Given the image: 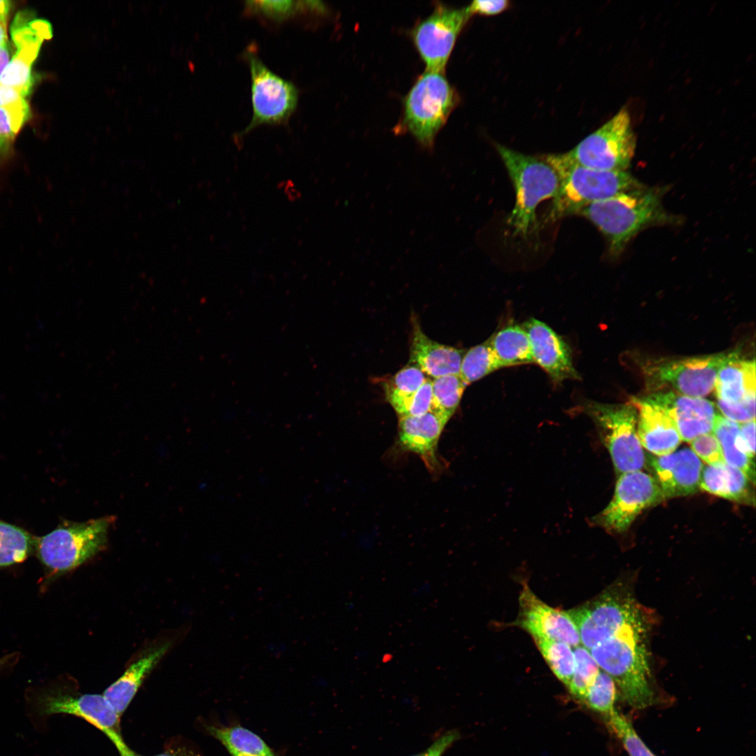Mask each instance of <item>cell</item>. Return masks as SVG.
Wrapping results in <instances>:
<instances>
[{"instance_id": "1", "label": "cell", "mask_w": 756, "mask_h": 756, "mask_svg": "<svg viewBox=\"0 0 756 756\" xmlns=\"http://www.w3.org/2000/svg\"><path fill=\"white\" fill-rule=\"evenodd\" d=\"M650 627L628 626L589 650L599 668L615 681L627 704L635 709L655 703L645 644Z\"/></svg>"}, {"instance_id": "2", "label": "cell", "mask_w": 756, "mask_h": 756, "mask_svg": "<svg viewBox=\"0 0 756 756\" xmlns=\"http://www.w3.org/2000/svg\"><path fill=\"white\" fill-rule=\"evenodd\" d=\"M556 171L560 185L549 218L578 213L586 206L642 186L626 171L598 170L571 161L565 153L542 158Z\"/></svg>"}, {"instance_id": "3", "label": "cell", "mask_w": 756, "mask_h": 756, "mask_svg": "<svg viewBox=\"0 0 756 756\" xmlns=\"http://www.w3.org/2000/svg\"><path fill=\"white\" fill-rule=\"evenodd\" d=\"M578 213L605 235L613 256L640 230L667 218L658 192L641 188L590 204Z\"/></svg>"}, {"instance_id": "4", "label": "cell", "mask_w": 756, "mask_h": 756, "mask_svg": "<svg viewBox=\"0 0 756 756\" xmlns=\"http://www.w3.org/2000/svg\"><path fill=\"white\" fill-rule=\"evenodd\" d=\"M496 149L514 187L515 204L507 219L514 234L526 237L536 225L538 204L553 199L559 188V176L542 158H536L497 145Z\"/></svg>"}, {"instance_id": "5", "label": "cell", "mask_w": 756, "mask_h": 756, "mask_svg": "<svg viewBox=\"0 0 756 756\" xmlns=\"http://www.w3.org/2000/svg\"><path fill=\"white\" fill-rule=\"evenodd\" d=\"M566 612L577 627L581 645L588 650L628 626L652 624L649 611L638 604L623 584L609 588Z\"/></svg>"}, {"instance_id": "6", "label": "cell", "mask_w": 756, "mask_h": 756, "mask_svg": "<svg viewBox=\"0 0 756 756\" xmlns=\"http://www.w3.org/2000/svg\"><path fill=\"white\" fill-rule=\"evenodd\" d=\"M115 516L83 522L64 521L55 530L35 538V552L52 574H63L85 563L105 549Z\"/></svg>"}, {"instance_id": "7", "label": "cell", "mask_w": 756, "mask_h": 756, "mask_svg": "<svg viewBox=\"0 0 756 756\" xmlns=\"http://www.w3.org/2000/svg\"><path fill=\"white\" fill-rule=\"evenodd\" d=\"M457 102L455 90L443 72L426 70L405 99L402 124L421 147L431 150Z\"/></svg>"}, {"instance_id": "8", "label": "cell", "mask_w": 756, "mask_h": 756, "mask_svg": "<svg viewBox=\"0 0 756 756\" xmlns=\"http://www.w3.org/2000/svg\"><path fill=\"white\" fill-rule=\"evenodd\" d=\"M585 412L594 421L617 474L640 470L646 456L637 433V410L628 404L588 402Z\"/></svg>"}, {"instance_id": "9", "label": "cell", "mask_w": 756, "mask_h": 756, "mask_svg": "<svg viewBox=\"0 0 756 756\" xmlns=\"http://www.w3.org/2000/svg\"><path fill=\"white\" fill-rule=\"evenodd\" d=\"M636 146L629 113L622 108L565 154L573 162L591 169L626 171Z\"/></svg>"}, {"instance_id": "10", "label": "cell", "mask_w": 756, "mask_h": 756, "mask_svg": "<svg viewBox=\"0 0 756 756\" xmlns=\"http://www.w3.org/2000/svg\"><path fill=\"white\" fill-rule=\"evenodd\" d=\"M244 56L251 74L253 115L239 136L260 125L286 123L295 111L298 99L295 86L272 71L252 49L247 50Z\"/></svg>"}, {"instance_id": "11", "label": "cell", "mask_w": 756, "mask_h": 756, "mask_svg": "<svg viewBox=\"0 0 756 756\" xmlns=\"http://www.w3.org/2000/svg\"><path fill=\"white\" fill-rule=\"evenodd\" d=\"M663 499L653 476L641 470L624 472L619 475L612 500L592 522L609 532L621 533L643 510Z\"/></svg>"}, {"instance_id": "12", "label": "cell", "mask_w": 756, "mask_h": 756, "mask_svg": "<svg viewBox=\"0 0 756 756\" xmlns=\"http://www.w3.org/2000/svg\"><path fill=\"white\" fill-rule=\"evenodd\" d=\"M739 356L737 351L664 360L648 369L657 386H668L680 394L702 398L715 387L720 368Z\"/></svg>"}, {"instance_id": "13", "label": "cell", "mask_w": 756, "mask_h": 756, "mask_svg": "<svg viewBox=\"0 0 756 756\" xmlns=\"http://www.w3.org/2000/svg\"><path fill=\"white\" fill-rule=\"evenodd\" d=\"M470 17L467 8L438 6L412 31V38L427 71L443 72L456 41Z\"/></svg>"}, {"instance_id": "14", "label": "cell", "mask_w": 756, "mask_h": 756, "mask_svg": "<svg viewBox=\"0 0 756 756\" xmlns=\"http://www.w3.org/2000/svg\"><path fill=\"white\" fill-rule=\"evenodd\" d=\"M37 705L41 715L62 713L84 719L105 734L120 755L130 749L120 734V716L103 695L50 691L39 696Z\"/></svg>"}, {"instance_id": "15", "label": "cell", "mask_w": 756, "mask_h": 756, "mask_svg": "<svg viewBox=\"0 0 756 756\" xmlns=\"http://www.w3.org/2000/svg\"><path fill=\"white\" fill-rule=\"evenodd\" d=\"M16 52L0 78V83L18 90L26 97L32 85L31 66L41 46L52 36L50 23L34 19L28 11H21L15 18L10 29Z\"/></svg>"}, {"instance_id": "16", "label": "cell", "mask_w": 756, "mask_h": 756, "mask_svg": "<svg viewBox=\"0 0 756 756\" xmlns=\"http://www.w3.org/2000/svg\"><path fill=\"white\" fill-rule=\"evenodd\" d=\"M519 603V611L514 624L529 633L532 638L561 641L572 648L581 645L577 627L566 612L541 601L526 582Z\"/></svg>"}, {"instance_id": "17", "label": "cell", "mask_w": 756, "mask_h": 756, "mask_svg": "<svg viewBox=\"0 0 756 756\" xmlns=\"http://www.w3.org/2000/svg\"><path fill=\"white\" fill-rule=\"evenodd\" d=\"M663 410L673 420L682 440L690 442L711 433L716 412L704 398L687 396L672 391L654 392L642 398Z\"/></svg>"}, {"instance_id": "18", "label": "cell", "mask_w": 756, "mask_h": 756, "mask_svg": "<svg viewBox=\"0 0 756 756\" xmlns=\"http://www.w3.org/2000/svg\"><path fill=\"white\" fill-rule=\"evenodd\" d=\"M522 327L528 337L533 363L542 368L554 383L580 379L570 347L560 335L534 318L526 321Z\"/></svg>"}, {"instance_id": "19", "label": "cell", "mask_w": 756, "mask_h": 756, "mask_svg": "<svg viewBox=\"0 0 756 756\" xmlns=\"http://www.w3.org/2000/svg\"><path fill=\"white\" fill-rule=\"evenodd\" d=\"M664 498L692 494L699 489L703 463L690 448L646 457Z\"/></svg>"}, {"instance_id": "20", "label": "cell", "mask_w": 756, "mask_h": 756, "mask_svg": "<svg viewBox=\"0 0 756 756\" xmlns=\"http://www.w3.org/2000/svg\"><path fill=\"white\" fill-rule=\"evenodd\" d=\"M447 422L430 410L419 416H400L398 445L402 451L417 454L432 472L440 470L438 444Z\"/></svg>"}, {"instance_id": "21", "label": "cell", "mask_w": 756, "mask_h": 756, "mask_svg": "<svg viewBox=\"0 0 756 756\" xmlns=\"http://www.w3.org/2000/svg\"><path fill=\"white\" fill-rule=\"evenodd\" d=\"M631 403L637 410V433L642 447L655 456L676 451L682 440L670 416L643 399L634 398Z\"/></svg>"}, {"instance_id": "22", "label": "cell", "mask_w": 756, "mask_h": 756, "mask_svg": "<svg viewBox=\"0 0 756 756\" xmlns=\"http://www.w3.org/2000/svg\"><path fill=\"white\" fill-rule=\"evenodd\" d=\"M464 350L438 343L429 338L414 323L410 344V362L425 374L434 378L459 374Z\"/></svg>"}, {"instance_id": "23", "label": "cell", "mask_w": 756, "mask_h": 756, "mask_svg": "<svg viewBox=\"0 0 756 756\" xmlns=\"http://www.w3.org/2000/svg\"><path fill=\"white\" fill-rule=\"evenodd\" d=\"M755 362L739 356L719 370L715 383L717 400L727 404L755 401Z\"/></svg>"}, {"instance_id": "24", "label": "cell", "mask_w": 756, "mask_h": 756, "mask_svg": "<svg viewBox=\"0 0 756 756\" xmlns=\"http://www.w3.org/2000/svg\"><path fill=\"white\" fill-rule=\"evenodd\" d=\"M169 648V644L165 643L148 652L133 663L121 677L104 691L103 696L120 716L132 701L146 676Z\"/></svg>"}, {"instance_id": "25", "label": "cell", "mask_w": 756, "mask_h": 756, "mask_svg": "<svg viewBox=\"0 0 756 756\" xmlns=\"http://www.w3.org/2000/svg\"><path fill=\"white\" fill-rule=\"evenodd\" d=\"M699 489L736 502L751 503L754 501L749 479L740 469L727 463L704 466Z\"/></svg>"}, {"instance_id": "26", "label": "cell", "mask_w": 756, "mask_h": 756, "mask_svg": "<svg viewBox=\"0 0 756 756\" xmlns=\"http://www.w3.org/2000/svg\"><path fill=\"white\" fill-rule=\"evenodd\" d=\"M488 340L501 368L533 363L528 337L522 326H505Z\"/></svg>"}, {"instance_id": "27", "label": "cell", "mask_w": 756, "mask_h": 756, "mask_svg": "<svg viewBox=\"0 0 756 756\" xmlns=\"http://www.w3.org/2000/svg\"><path fill=\"white\" fill-rule=\"evenodd\" d=\"M428 378L415 365L401 369L384 384L386 398L400 416L406 415L411 400Z\"/></svg>"}, {"instance_id": "28", "label": "cell", "mask_w": 756, "mask_h": 756, "mask_svg": "<svg viewBox=\"0 0 756 756\" xmlns=\"http://www.w3.org/2000/svg\"><path fill=\"white\" fill-rule=\"evenodd\" d=\"M232 756H274L267 743L257 734L241 726L207 727Z\"/></svg>"}, {"instance_id": "29", "label": "cell", "mask_w": 756, "mask_h": 756, "mask_svg": "<svg viewBox=\"0 0 756 756\" xmlns=\"http://www.w3.org/2000/svg\"><path fill=\"white\" fill-rule=\"evenodd\" d=\"M739 429V423L716 414L712 433L719 441L725 462L740 469L754 484L755 461L740 451L736 447V440Z\"/></svg>"}, {"instance_id": "30", "label": "cell", "mask_w": 756, "mask_h": 756, "mask_svg": "<svg viewBox=\"0 0 756 756\" xmlns=\"http://www.w3.org/2000/svg\"><path fill=\"white\" fill-rule=\"evenodd\" d=\"M34 550V537L18 526L0 520V568L23 561Z\"/></svg>"}, {"instance_id": "31", "label": "cell", "mask_w": 756, "mask_h": 756, "mask_svg": "<svg viewBox=\"0 0 756 756\" xmlns=\"http://www.w3.org/2000/svg\"><path fill=\"white\" fill-rule=\"evenodd\" d=\"M466 386L459 374L434 378L431 410L448 422L457 410Z\"/></svg>"}, {"instance_id": "32", "label": "cell", "mask_w": 756, "mask_h": 756, "mask_svg": "<svg viewBox=\"0 0 756 756\" xmlns=\"http://www.w3.org/2000/svg\"><path fill=\"white\" fill-rule=\"evenodd\" d=\"M533 638L552 671L567 687L575 670L573 648L561 641Z\"/></svg>"}, {"instance_id": "33", "label": "cell", "mask_w": 756, "mask_h": 756, "mask_svg": "<svg viewBox=\"0 0 756 756\" xmlns=\"http://www.w3.org/2000/svg\"><path fill=\"white\" fill-rule=\"evenodd\" d=\"M500 368L501 366L487 340L465 353L459 376L468 386Z\"/></svg>"}, {"instance_id": "34", "label": "cell", "mask_w": 756, "mask_h": 756, "mask_svg": "<svg viewBox=\"0 0 756 756\" xmlns=\"http://www.w3.org/2000/svg\"><path fill=\"white\" fill-rule=\"evenodd\" d=\"M573 651L575 670L567 688L572 696L582 702L600 668L589 651L582 645L573 648Z\"/></svg>"}, {"instance_id": "35", "label": "cell", "mask_w": 756, "mask_h": 756, "mask_svg": "<svg viewBox=\"0 0 756 756\" xmlns=\"http://www.w3.org/2000/svg\"><path fill=\"white\" fill-rule=\"evenodd\" d=\"M608 728L621 741L629 756H656L636 732L632 723L623 714L615 710L604 716Z\"/></svg>"}, {"instance_id": "36", "label": "cell", "mask_w": 756, "mask_h": 756, "mask_svg": "<svg viewBox=\"0 0 756 756\" xmlns=\"http://www.w3.org/2000/svg\"><path fill=\"white\" fill-rule=\"evenodd\" d=\"M617 686L612 678L600 669L589 687L583 703L594 711L606 716L615 710Z\"/></svg>"}, {"instance_id": "37", "label": "cell", "mask_w": 756, "mask_h": 756, "mask_svg": "<svg viewBox=\"0 0 756 756\" xmlns=\"http://www.w3.org/2000/svg\"><path fill=\"white\" fill-rule=\"evenodd\" d=\"M246 10L274 20H284L301 10L311 11L310 1H248Z\"/></svg>"}, {"instance_id": "38", "label": "cell", "mask_w": 756, "mask_h": 756, "mask_svg": "<svg viewBox=\"0 0 756 756\" xmlns=\"http://www.w3.org/2000/svg\"><path fill=\"white\" fill-rule=\"evenodd\" d=\"M29 108L24 99L6 107H0V140L11 141L28 119Z\"/></svg>"}, {"instance_id": "39", "label": "cell", "mask_w": 756, "mask_h": 756, "mask_svg": "<svg viewBox=\"0 0 756 756\" xmlns=\"http://www.w3.org/2000/svg\"><path fill=\"white\" fill-rule=\"evenodd\" d=\"M690 444L693 452L707 465L726 463L719 441L712 432L698 436Z\"/></svg>"}, {"instance_id": "40", "label": "cell", "mask_w": 756, "mask_h": 756, "mask_svg": "<svg viewBox=\"0 0 756 756\" xmlns=\"http://www.w3.org/2000/svg\"><path fill=\"white\" fill-rule=\"evenodd\" d=\"M432 398V380L428 378L414 395L404 416H419L430 411Z\"/></svg>"}, {"instance_id": "41", "label": "cell", "mask_w": 756, "mask_h": 756, "mask_svg": "<svg viewBox=\"0 0 756 756\" xmlns=\"http://www.w3.org/2000/svg\"><path fill=\"white\" fill-rule=\"evenodd\" d=\"M755 420L741 423L736 443L738 449L748 458L755 461Z\"/></svg>"}, {"instance_id": "42", "label": "cell", "mask_w": 756, "mask_h": 756, "mask_svg": "<svg viewBox=\"0 0 756 756\" xmlns=\"http://www.w3.org/2000/svg\"><path fill=\"white\" fill-rule=\"evenodd\" d=\"M510 7V2L507 0H477L472 1L467 8L470 15L479 14L485 16H491L500 14Z\"/></svg>"}, {"instance_id": "43", "label": "cell", "mask_w": 756, "mask_h": 756, "mask_svg": "<svg viewBox=\"0 0 756 756\" xmlns=\"http://www.w3.org/2000/svg\"><path fill=\"white\" fill-rule=\"evenodd\" d=\"M458 737L456 731H449L438 738L425 752L415 756H442Z\"/></svg>"}, {"instance_id": "44", "label": "cell", "mask_w": 756, "mask_h": 756, "mask_svg": "<svg viewBox=\"0 0 756 756\" xmlns=\"http://www.w3.org/2000/svg\"><path fill=\"white\" fill-rule=\"evenodd\" d=\"M24 99L20 92L0 83V107H6Z\"/></svg>"}, {"instance_id": "45", "label": "cell", "mask_w": 756, "mask_h": 756, "mask_svg": "<svg viewBox=\"0 0 756 756\" xmlns=\"http://www.w3.org/2000/svg\"><path fill=\"white\" fill-rule=\"evenodd\" d=\"M8 43L0 47V78L12 59Z\"/></svg>"}, {"instance_id": "46", "label": "cell", "mask_w": 756, "mask_h": 756, "mask_svg": "<svg viewBox=\"0 0 756 756\" xmlns=\"http://www.w3.org/2000/svg\"><path fill=\"white\" fill-rule=\"evenodd\" d=\"M10 8V1L0 0V21L6 22L8 14Z\"/></svg>"}, {"instance_id": "47", "label": "cell", "mask_w": 756, "mask_h": 756, "mask_svg": "<svg viewBox=\"0 0 756 756\" xmlns=\"http://www.w3.org/2000/svg\"><path fill=\"white\" fill-rule=\"evenodd\" d=\"M17 653L10 654L5 655L0 658V671L4 668L6 666L10 665L13 662L16 661Z\"/></svg>"}, {"instance_id": "48", "label": "cell", "mask_w": 756, "mask_h": 756, "mask_svg": "<svg viewBox=\"0 0 756 756\" xmlns=\"http://www.w3.org/2000/svg\"><path fill=\"white\" fill-rule=\"evenodd\" d=\"M7 43L6 22L0 21V47Z\"/></svg>"}, {"instance_id": "49", "label": "cell", "mask_w": 756, "mask_h": 756, "mask_svg": "<svg viewBox=\"0 0 756 756\" xmlns=\"http://www.w3.org/2000/svg\"><path fill=\"white\" fill-rule=\"evenodd\" d=\"M10 145L0 140V162L5 158L9 152Z\"/></svg>"}, {"instance_id": "50", "label": "cell", "mask_w": 756, "mask_h": 756, "mask_svg": "<svg viewBox=\"0 0 756 756\" xmlns=\"http://www.w3.org/2000/svg\"><path fill=\"white\" fill-rule=\"evenodd\" d=\"M156 756H179V755L178 753H175L174 752H167V751L165 752L161 753V754L158 755Z\"/></svg>"}, {"instance_id": "51", "label": "cell", "mask_w": 756, "mask_h": 756, "mask_svg": "<svg viewBox=\"0 0 756 756\" xmlns=\"http://www.w3.org/2000/svg\"><path fill=\"white\" fill-rule=\"evenodd\" d=\"M125 756H141V755H136V754L135 752H133L132 750H130V752H128L127 754H126V755H125Z\"/></svg>"}]
</instances>
